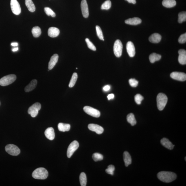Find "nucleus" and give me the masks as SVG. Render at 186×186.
I'll use <instances>...</instances> for the list:
<instances>
[{
  "label": "nucleus",
  "instance_id": "nucleus-1",
  "mask_svg": "<svg viewBox=\"0 0 186 186\" xmlns=\"http://www.w3.org/2000/svg\"><path fill=\"white\" fill-rule=\"evenodd\" d=\"M158 178L165 183H170L174 181L176 178V175L174 172L161 171L157 174Z\"/></svg>",
  "mask_w": 186,
  "mask_h": 186
},
{
  "label": "nucleus",
  "instance_id": "nucleus-2",
  "mask_svg": "<svg viewBox=\"0 0 186 186\" xmlns=\"http://www.w3.org/2000/svg\"><path fill=\"white\" fill-rule=\"evenodd\" d=\"M48 176V172L46 169L43 167H39L36 169L32 174V176L35 179L45 180Z\"/></svg>",
  "mask_w": 186,
  "mask_h": 186
},
{
  "label": "nucleus",
  "instance_id": "nucleus-3",
  "mask_svg": "<svg viewBox=\"0 0 186 186\" xmlns=\"http://www.w3.org/2000/svg\"><path fill=\"white\" fill-rule=\"evenodd\" d=\"M167 97L165 94L160 93L158 95L156 98L157 106L158 109L160 111L163 110L166 105L167 102Z\"/></svg>",
  "mask_w": 186,
  "mask_h": 186
},
{
  "label": "nucleus",
  "instance_id": "nucleus-4",
  "mask_svg": "<svg viewBox=\"0 0 186 186\" xmlns=\"http://www.w3.org/2000/svg\"><path fill=\"white\" fill-rule=\"evenodd\" d=\"M16 79L15 75L11 74L6 75L0 80V85L2 86H8L13 83Z\"/></svg>",
  "mask_w": 186,
  "mask_h": 186
},
{
  "label": "nucleus",
  "instance_id": "nucleus-5",
  "mask_svg": "<svg viewBox=\"0 0 186 186\" xmlns=\"http://www.w3.org/2000/svg\"><path fill=\"white\" fill-rule=\"evenodd\" d=\"M6 152L9 154L13 156H17L19 155L21 151L18 147L12 144H10L6 145L5 148Z\"/></svg>",
  "mask_w": 186,
  "mask_h": 186
},
{
  "label": "nucleus",
  "instance_id": "nucleus-6",
  "mask_svg": "<svg viewBox=\"0 0 186 186\" xmlns=\"http://www.w3.org/2000/svg\"><path fill=\"white\" fill-rule=\"evenodd\" d=\"M41 104L39 103L36 102L29 108L28 112L32 117L35 118L37 116L38 112L41 109Z\"/></svg>",
  "mask_w": 186,
  "mask_h": 186
},
{
  "label": "nucleus",
  "instance_id": "nucleus-7",
  "mask_svg": "<svg viewBox=\"0 0 186 186\" xmlns=\"http://www.w3.org/2000/svg\"><path fill=\"white\" fill-rule=\"evenodd\" d=\"M123 45L120 40H116L114 44L113 51L114 54L117 57H120L122 54Z\"/></svg>",
  "mask_w": 186,
  "mask_h": 186
},
{
  "label": "nucleus",
  "instance_id": "nucleus-8",
  "mask_svg": "<svg viewBox=\"0 0 186 186\" xmlns=\"http://www.w3.org/2000/svg\"><path fill=\"white\" fill-rule=\"evenodd\" d=\"M79 147V144L77 141H73L70 144L67 149V157L68 158H71L75 151L78 149Z\"/></svg>",
  "mask_w": 186,
  "mask_h": 186
},
{
  "label": "nucleus",
  "instance_id": "nucleus-9",
  "mask_svg": "<svg viewBox=\"0 0 186 186\" xmlns=\"http://www.w3.org/2000/svg\"><path fill=\"white\" fill-rule=\"evenodd\" d=\"M10 6L12 12L16 15L21 14V9L19 3L17 0H11Z\"/></svg>",
  "mask_w": 186,
  "mask_h": 186
},
{
  "label": "nucleus",
  "instance_id": "nucleus-10",
  "mask_svg": "<svg viewBox=\"0 0 186 186\" xmlns=\"http://www.w3.org/2000/svg\"><path fill=\"white\" fill-rule=\"evenodd\" d=\"M84 110L86 113L93 117L98 118L100 115V112L99 110L89 106H85L84 108Z\"/></svg>",
  "mask_w": 186,
  "mask_h": 186
},
{
  "label": "nucleus",
  "instance_id": "nucleus-11",
  "mask_svg": "<svg viewBox=\"0 0 186 186\" xmlns=\"http://www.w3.org/2000/svg\"><path fill=\"white\" fill-rule=\"evenodd\" d=\"M170 76L171 78L176 80L183 82L186 80V75L183 73L174 72L171 73Z\"/></svg>",
  "mask_w": 186,
  "mask_h": 186
},
{
  "label": "nucleus",
  "instance_id": "nucleus-12",
  "mask_svg": "<svg viewBox=\"0 0 186 186\" xmlns=\"http://www.w3.org/2000/svg\"><path fill=\"white\" fill-rule=\"evenodd\" d=\"M81 7L82 13L84 17L87 18L89 15L88 5L86 0H82L81 2Z\"/></svg>",
  "mask_w": 186,
  "mask_h": 186
},
{
  "label": "nucleus",
  "instance_id": "nucleus-13",
  "mask_svg": "<svg viewBox=\"0 0 186 186\" xmlns=\"http://www.w3.org/2000/svg\"><path fill=\"white\" fill-rule=\"evenodd\" d=\"M126 48L128 54L131 57H133L136 53L135 48L133 43L128 41L127 44Z\"/></svg>",
  "mask_w": 186,
  "mask_h": 186
},
{
  "label": "nucleus",
  "instance_id": "nucleus-14",
  "mask_svg": "<svg viewBox=\"0 0 186 186\" xmlns=\"http://www.w3.org/2000/svg\"><path fill=\"white\" fill-rule=\"evenodd\" d=\"M88 128L90 130L99 134H102L104 131V129L102 127L96 124H90L88 125Z\"/></svg>",
  "mask_w": 186,
  "mask_h": 186
},
{
  "label": "nucleus",
  "instance_id": "nucleus-15",
  "mask_svg": "<svg viewBox=\"0 0 186 186\" xmlns=\"http://www.w3.org/2000/svg\"><path fill=\"white\" fill-rule=\"evenodd\" d=\"M179 56L178 61L179 63L184 65L186 64V51L185 49H180L178 51Z\"/></svg>",
  "mask_w": 186,
  "mask_h": 186
},
{
  "label": "nucleus",
  "instance_id": "nucleus-16",
  "mask_svg": "<svg viewBox=\"0 0 186 186\" xmlns=\"http://www.w3.org/2000/svg\"><path fill=\"white\" fill-rule=\"evenodd\" d=\"M48 36L51 37H56L59 34L60 30L57 28L51 27L48 29Z\"/></svg>",
  "mask_w": 186,
  "mask_h": 186
},
{
  "label": "nucleus",
  "instance_id": "nucleus-17",
  "mask_svg": "<svg viewBox=\"0 0 186 186\" xmlns=\"http://www.w3.org/2000/svg\"><path fill=\"white\" fill-rule=\"evenodd\" d=\"M45 136L48 139L50 140H53L55 137V133L54 129L52 127L48 128L45 130Z\"/></svg>",
  "mask_w": 186,
  "mask_h": 186
},
{
  "label": "nucleus",
  "instance_id": "nucleus-18",
  "mask_svg": "<svg viewBox=\"0 0 186 186\" xmlns=\"http://www.w3.org/2000/svg\"><path fill=\"white\" fill-rule=\"evenodd\" d=\"M59 58L58 55L57 54L53 55L51 57L48 64V69L51 70L53 68L58 62Z\"/></svg>",
  "mask_w": 186,
  "mask_h": 186
},
{
  "label": "nucleus",
  "instance_id": "nucleus-19",
  "mask_svg": "<svg viewBox=\"0 0 186 186\" xmlns=\"http://www.w3.org/2000/svg\"><path fill=\"white\" fill-rule=\"evenodd\" d=\"M162 37L158 33H154L151 35L149 38V40L151 43H158L161 41Z\"/></svg>",
  "mask_w": 186,
  "mask_h": 186
},
{
  "label": "nucleus",
  "instance_id": "nucleus-20",
  "mask_svg": "<svg viewBox=\"0 0 186 186\" xmlns=\"http://www.w3.org/2000/svg\"><path fill=\"white\" fill-rule=\"evenodd\" d=\"M142 22V20L140 18L138 17H134L132 18H129L126 20L125 23L127 24L132 25H136L140 24Z\"/></svg>",
  "mask_w": 186,
  "mask_h": 186
},
{
  "label": "nucleus",
  "instance_id": "nucleus-21",
  "mask_svg": "<svg viewBox=\"0 0 186 186\" xmlns=\"http://www.w3.org/2000/svg\"><path fill=\"white\" fill-rule=\"evenodd\" d=\"M161 143L162 145L165 147V148L169 149V150H172L174 148V145L172 144V143L169 140L166 138H163L161 139Z\"/></svg>",
  "mask_w": 186,
  "mask_h": 186
},
{
  "label": "nucleus",
  "instance_id": "nucleus-22",
  "mask_svg": "<svg viewBox=\"0 0 186 186\" xmlns=\"http://www.w3.org/2000/svg\"><path fill=\"white\" fill-rule=\"evenodd\" d=\"M37 81L36 80H34L31 81L28 85L26 86L25 91L26 92H29L33 91L36 88L37 85Z\"/></svg>",
  "mask_w": 186,
  "mask_h": 186
},
{
  "label": "nucleus",
  "instance_id": "nucleus-23",
  "mask_svg": "<svg viewBox=\"0 0 186 186\" xmlns=\"http://www.w3.org/2000/svg\"><path fill=\"white\" fill-rule=\"evenodd\" d=\"M123 160L125 163V166L127 167L132 163L131 156L129 153L127 151H125L123 154Z\"/></svg>",
  "mask_w": 186,
  "mask_h": 186
},
{
  "label": "nucleus",
  "instance_id": "nucleus-24",
  "mask_svg": "<svg viewBox=\"0 0 186 186\" xmlns=\"http://www.w3.org/2000/svg\"><path fill=\"white\" fill-rule=\"evenodd\" d=\"M162 3L164 6L170 8L175 6L176 3L175 0H163Z\"/></svg>",
  "mask_w": 186,
  "mask_h": 186
},
{
  "label": "nucleus",
  "instance_id": "nucleus-25",
  "mask_svg": "<svg viewBox=\"0 0 186 186\" xmlns=\"http://www.w3.org/2000/svg\"><path fill=\"white\" fill-rule=\"evenodd\" d=\"M58 127L59 130L63 132L69 131L71 129V125L69 124L62 123H59Z\"/></svg>",
  "mask_w": 186,
  "mask_h": 186
},
{
  "label": "nucleus",
  "instance_id": "nucleus-26",
  "mask_svg": "<svg viewBox=\"0 0 186 186\" xmlns=\"http://www.w3.org/2000/svg\"><path fill=\"white\" fill-rule=\"evenodd\" d=\"M25 5L28 10L31 12H34L35 11L36 7L32 0H25Z\"/></svg>",
  "mask_w": 186,
  "mask_h": 186
},
{
  "label": "nucleus",
  "instance_id": "nucleus-27",
  "mask_svg": "<svg viewBox=\"0 0 186 186\" xmlns=\"http://www.w3.org/2000/svg\"><path fill=\"white\" fill-rule=\"evenodd\" d=\"M149 58L151 63H154V62L160 60L161 58V56L157 53H154L150 55Z\"/></svg>",
  "mask_w": 186,
  "mask_h": 186
},
{
  "label": "nucleus",
  "instance_id": "nucleus-28",
  "mask_svg": "<svg viewBox=\"0 0 186 186\" xmlns=\"http://www.w3.org/2000/svg\"><path fill=\"white\" fill-rule=\"evenodd\" d=\"M127 120L128 122L131 124L132 126H134L137 123V121L133 113H130L127 116Z\"/></svg>",
  "mask_w": 186,
  "mask_h": 186
},
{
  "label": "nucleus",
  "instance_id": "nucleus-29",
  "mask_svg": "<svg viewBox=\"0 0 186 186\" xmlns=\"http://www.w3.org/2000/svg\"><path fill=\"white\" fill-rule=\"evenodd\" d=\"M32 32L33 36L36 38L38 37H39L41 33V29L38 26H35L33 27L32 29Z\"/></svg>",
  "mask_w": 186,
  "mask_h": 186
},
{
  "label": "nucleus",
  "instance_id": "nucleus-30",
  "mask_svg": "<svg viewBox=\"0 0 186 186\" xmlns=\"http://www.w3.org/2000/svg\"><path fill=\"white\" fill-rule=\"evenodd\" d=\"M80 182L81 185L86 186L87 183V179L85 173L82 172L80 174Z\"/></svg>",
  "mask_w": 186,
  "mask_h": 186
},
{
  "label": "nucleus",
  "instance_id": "nucleus-31",
  "mask_svg": "<svg viewBox=\"0 0 186 186\" xmlns=\"http://www.w3.org/2000/svg\"><path fill=\"white\" fill-rule=\"evenodd\" d=\"M77 78H78V75L77 73H73L69 84V86L70 88H72L75 86Z\"/></svg>",
  "mask_w": 186,
  "mask_h": 186
},
{
  "label": "nucleus",
  "instance_id": "nucleus-32",
  "mask_svg": "<svg viewBox=\"0 0 186 186\" xmlns=\"http://www.w3.org/2000/svg\"><path fill=\"white\" fill-rule=\"evenodd\" d=\"M178 21L179 23H182L183 22L186 21V12H180L178 14Z\"/></svg>",
  "mask_w": 186,
  "mask_h": 186
},
{
  "label": "nucleus",
  "instance_id": "nucleus-33",
  "mask_svg": "<svg viewBox=\"0 0 186 186\" xmlns=\"http://www.w3.org/2000/svg\"><path fill=\"white\" fill-rule=\"evenodd\" d=\"M111 1L108 0L104 2L101 6V9L102 10H108L111 8Z\"/></svg>",
  "mask_w": 186,
  "mask_h": 186
},
{
  "label": "nucleus",
  "instance_id": "nucleus-34",
  "mask_svg": "<svg viewBox=\"0 0 186 186\" xmlns=\"http://www.w3.org/2000/svg\"><path fill=\"white\" fill-rule=\"evenodd\" d=\"M96 30L97 36H98L99 38L100 39V40L104 41V36H103L102 31L101 30L100 27L98 26H96Z\"/></svg>",
  "mask_w": 186,
  "mask_h": 186
},
{
  "label": "nucleus",
  "instance_id": "nucleus-35",
  "mask_svg": "<svg viewBox=\"0 0 186 186\" xmlns=\"http://www.w3.org/2000/svg\"><path fill=\"white\" fill-rule=\"evenodd\" d=\"M44 10L46 13V14L48 16H51L53 17H55L56 16V14H55L53 11L51 10V9L49 7H46L44 8Z\"/></svg>",
  "mask_w": 186,
  "mask_h": 186
},
{
  "label": "nucleus",
  "instance_id": "nucleus-36",
  "mask_svg": "<svg viewBox=\"0 0 186 186\" xmlns=\"http://www.w3.org/2000/svg\"><path fill=\"white\" fill-rule=\"evenodd\" d=\"M92 157H93L94 161L95 162L101 161L103 160V158H104L102 154L97 153L94 154Z\"/></svg>",
  "mask_w": 186,
  "mask_h": 186
},
{
  "label": "nucleus",
  "instance_id": "nucleus-37",
  "mask_svg": "<svg viewBox=\"0 0 186 186\" xmlns=\"http://www.w3.org/2000/svg\"><path fill=\"white\" fill-rule=\"evenodd\" d=\"M115 167L112 165H109L108 168L106 169V172L108 174L111 175L112 176L113 175L114 172L115 170Z\"/></svg>",
  "mask_w": 186,
  "mask_h": 186
},
{
  "label": "nucleus",
  "instance_id": "nucleus-38",
  "mask_svg": "<svg viewBox=\"0 0 186 186\" xmlns=\"http://www.w3.org/2000/svg\"><path fill=\"white\" fill-rule=\"evenodd\" d=\"M85 41L86 44H87L88 47L89 48L93 51H95L96 50V48L93 43L90 41L89 39L86 38Z\"/></svg>",
  "mask_w": 186,
  "mask_h": 186
},
{
  "label": "nucleus",
  "instance_id": "nucleus-39",
  "mask_svg": "<svg viewBox=\"0 0 186 186\" xmlns=\"http://www.w3.org/2000/svg\"><path fill=\"white\" fill-rule=\"evenodd\" d=\"M143 99L144 97H142V96L139 94H138L134 97L135 102L138 104H141V101L143 100Z\"/></svg>",
  "mask_w": 186,
  "mask_h": 186
},
{
  "label": "nucleus",
  "instance_id": "nucleus-40",
  "mask_svg": "<svg viewBox=\"0 0 186 186\" xmlns=\"http://www.w3.org/2000/svg\"><path fill=\"white\" fill-rule=\"evenodd\" d=\"M138 82L135 79H131L129 80V83L130 85L133 87H136L138 85Z\"/></svg>",
  "mask_w": 186,
  "mask_h": 186
},
{
  "label": "nucleus",
  "instance_id": "nucleus-41",
  "mask_svg": "<svg viewBox=\"0 0 186 186\" xmlns=\"http://www.w3.org/2000/svg\"><path fill=\"white\" fill-rule=\"evenodd\" d=\"M178 41L180 44H184L186 41V33L182 34L178 38Z\"/></svg>",
  "mask_w": 186,
  "mask_h": 186
},
{
  "label": "nucleus",
  "instance_id": "nucleus-42",
  "mask_svg": "<svg viewBox=\"0 0 186 186\" xmlns=\"http://www.w3.org/2000/svg\"><path fill=\"white\" fill-rule=\"evenodd\" d=\"M110 89V86L109 85H106L105 86L104 88H103V89H104V91H108Z\"/></svg>",
  "mask_w": 186,
  "mask_h": 186
},
{
  "label": "nucleus",
  "instance_id": "nucleus-43",
  "mask_svg": "<svg viewBox=\"0 0 186 186\" xmlns=\"http://www.w3.org/2000/svg\"><path fill=\"white\" fill-rule=\"evenodd\" d=\"M108 99L109 100H110V99H113L114 97V95L113 94H110L109 95L107 96Z\"/></svg>",
  "mask_w": 186,
  "mask_h": 186
},
{
  "label": "nucleus",
  "instance_id": "nucleus-44",
  "mask_svg": "<svg viewBox=\"0 0 186 186\" xmlns=\"http://www.w3.org/2000/svg\"><path fill=\"white\" fill-rule=\"evenodd\" d=\"M129 3H132L133 4H135L136 3V0H126Z\"/></svg>",
  "mask_w": 186,
  "mask_h": 186
},
{
  "label": "nucleus",
  "instance_id": "nucleus-45",
  "mask_svg": "<svg viewBox=\"0 0 186 186\" xmlns=\"http://www.w3.org/2000/svg\"><path fill=\"white\" fill-rule=\"evenodd\" d=\"M11 45L12 46H17L18 45V44L17 43H12L11 44Z\"/></svg>",
  "mask_w": 186,
  "mask_h": 186
},
{
  "label": "nucleus",
  "instance_id": "nucleus-46",
  "mask_svg": "<svg viewBox=\"0 0 186 186\" xmlns=\"http://www.w3.org/2000/svg\"><path fill=\"white\" fill-rule=\"evenodd\" d=\"M18 50V48L17 47L14 48L12 50L13 52H15V51H17Z\"/></svg>",
  "mask_w": 186,
  "mask_h": 186
},
{
  "label": "nucleus",
  "instance_id": "nucleus-47",
  "mask_svg": "<svg viewBox=\"0 0 186 186\" xmlns=\"http://www.w3.org/2000/svg\"><path fill=\"white\" fill-rule=\"evenodd\" d=\"M185 161H186V157H185Z\"/></svg>",
  "mask_w": 186,
  "mask_h": 186
}]
</instances>
